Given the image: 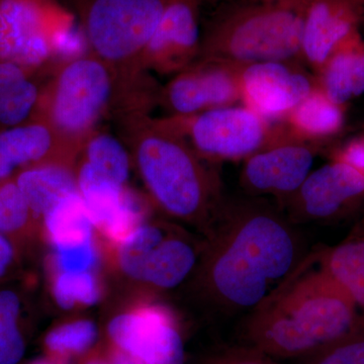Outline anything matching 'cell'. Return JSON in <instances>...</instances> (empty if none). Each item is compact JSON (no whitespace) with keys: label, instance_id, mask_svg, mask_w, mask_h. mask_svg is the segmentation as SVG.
<instances>
[{"label":"cell","instance_id":"6da1fadb","mask_svg":"<svg viewBox=\"0 0 364 364\" xmlns=\"http://www.w3.org/2000/svg\"><path fill=\"white\" fill-rule=\"evenodd\" d=\"M294 227L264 200L224 203L191 277L196 291L222 312H252L308 256Z\"/></svg>","mask_w":364,"mask_h":364},{"label":"cell","instance_id":"7a4b0ae2","mask_svg":"<svg viewBox=\"0 0 364 364\" xmlns=\"http://www.w3.org/2000/svg\"><path fill=\"white\" fill-rule=\"evenodd\" d=\"M364 327L352 299L309 253L243 325V345L275 359H304Z\"/></svg>","mask_w":364,"mask_h":364},{"label":"cell","instance_id":"3957f363","mask_svg":"<svg viewBox=\"0 0 364 364\" xmlns=\"http://www.w3.org/2000/svg\"><path fill=\"white\" fill-rule=\"evenodd\" d=\"M309 0H227L203 36L207 60L237 67L301 57Z\"/></svg>","mask_w":364,"mask_h":364},{"label":"cell","instance_id":"277c9868","mask_svg":"<svg viewBox=\"0 0 364 364\" xmlns=\"http://www.w3.org/2000/svg\"><path fill=\"white\" fill-rule=\"evenodd\" d=\"M136 159L155 205L171 219L196 228L205 236L225 203L218 177L170 132H155L143 138Z\"/></svg>","mask_w":364,"mask_h":364},{"label":"cell","instance_id":"5b68a950","mask_svg":"<svg viewBox=\"0 0 364 364\" xmlns=\"http://www.w3.org/2000/svg\"><path fill=\"white\" fill-rule=\"evenodd\" d=\"M203 244L181 226L148 219L112 249L119 274L156 294L171 291L193 277Z\"/></svg>","mask_w":364,"mask_h":364},{"label":"cell","instance_id":"8992f818","mask_svg":"<svg viewBox=\"0 0 364 364\" xmlns=\"http://www.w3.org/2000/svg\"><path fill=\"white\" fill-rule=\"evenodd\" d=\"M105 343L144 364H184L186 343L176 314L153 301H139L114 314L105 330Z\"/></svg>","mask_w":364,"mask_h":364},{"label":"cell","instance_id":"52a82bcc","mask_svg":"<svg viewBox=\"0 0 364 364\" xmlns=\"http://www.w3.org/2000/svg\"><path fill=\"white\" fill-rule=\"evenodd\" d=\"M165 4L166 0H91L85 18L88 44L111 61L145 50Z\"/></svg>","mask_w":364,"mask_h":364},{"label":"cell","instance_id":"ba28073f","mask_svg":"<svg viewBox=\"0 0 364 364\" xmlns=\"http://www.w3.org/2000/svg\"><path fill=\"white\" fill-rule=\"evenodd\" d=\"M189 135L198 152L214 160L247 159L279 143L267 119L244 105H227L196 114Z\"/></svg>","mask_w":364,"mask_h":364},{"label":"cell","instance_id":"9c48e42d","mask_svg":"<svg viewBox=\"0 0 364 364\" xmlns=\"http://www.w3.org/2000/svg\"><path fill=\"white\" fill-rule=\"evenodd\" d=\"M68 20L49 0H0V61L41 65L52 53L53 33Z\"/></svg>","mask_w":364,"mask_h":364},{"label":"cell","instance_id":"30bf717a","mask_svg":"<svg viewBox=\"0 0 364 364\" xmlns=\"http://www.w3.org/2000/svg\"><path fill=\"white\" fill-rule=\"evenodd\" d=\"M363 200V174L333 160L311 172L293 196L279 203V208L293 224H306L339 219Z\"/></svg>","mask_w":364,"mask_h":364},{"label":"cell","instance_id":"8fae6325","mask_svg":"<svg viewBox=\"0 0 364 364\" xmlns=\"http://www.w3.org/2000/svg\"><path fill=\"white\" fill-rule=\"evenodd\" d=\"M111 93V79L97 60H74L60 74L52 114L55 123L68 133L90 128Z\"/></svg>","mask_w":364,"mask_h":364},{"label":"cell","instance_id":"7c38bea8","mask_svg":"<svg viewBox=\"0 0 364 364\" xmlns=\"http://www.w3.org/2000/svg\"><path fill=\"white\" fill-rule=\"evenodd\" d=\"M315 151L299 141L284 140L246 159L243 188L253 196H272L279 203L294 195L313 171Z\"/></svg>","mask_w":364,"mask_h":364},{"label":"cell","instance_id":"4fadbf2b","mask_svg":"<svg viewBox=\"0 0 364 364\" xmlns=\"http://www.w3.org/2000/svg\"><path fill=\"white\" fill-rule=\"evenodd\" d=\"M312 79L286 62L240 68L241 100L263 119L287 117L316 87Z\"/></svg>","mask_w":364,"mask_h":364},{"label":"cell","instance_id":"5bb4252c","mask_svg":"<svg viewBox=\"0 0 364 364\" xmlns=\"http://www.w3.org/2000/svg\"><path fill=\"white\" fill-rule=\"evenodd\" d=\"M207 61L205 65L181 74L169 85L167 97L176 114L193 116L241 100V67Z\"/></svg>","mask_w":364,"mask_h":364},{"label":"cell","instance_id":"9a60e30c","mask_svg":"<svg viewBox=\"0 0 364 364\" xmlns=\"http://www.w3.org/2000/svg\"><path fill=\"white\" fill-rule=\"evenodd\" d=\"M363 11L352 0H309L301 57L320 73L344 41L359 31Z\"/></svg>","mask_w":364,"mask_h":364},{"label":"cell","instance_id":"2e32d148","mask_svg":"<svg viewBox=\"0 0 364 364\" xmlns=\"http://www.w3.org/2000/svg\"><path fill=\"white\" fill-rule=\"evenodd\" d=\"M198 6L200 0H166L159 25L144 50L155 65L181 68L202 48Z\"/></svg>","mask_w":364,"mask_h":364},{"label":"cell","instance_id":"e0dca14e","mask_svg":"<svg viewBox=\"0 0 364 364\" xmlns=\"http://www.w3.org/2000/svg\"><path fill=\"white\" fill-rule=\"evenodd\" d=\"M318 75V87L340 107L363 95L364 42L360 31L335 50Z\"/></svg>","mask_w":364,"mask_h":364},{"label":"cell","instance_id":"ac0fdd59","mask_svg":"<svg viewBox=\"0 0 364 364\" xmlns=\"http://www.w3.org/2000/svg\"><path fill=\"white\" fill-rule=\"evenodd\" d=\"M317 253L320 267L352 299L364 320V219L344 240Z\"/></svg>","mask_w":364,"mask_h":364},{"label":"cell","instance_id":"d6986e66","mask_svg":"<svg viewBox=\"0 0 364 364\" xmlns=\"http://www.w3.org/2000/svg\"><path fill=\"white\" fill-rule=\"evenodd\" d=\"M14 181L21 189L33 217L39 223L59 200L78 193L77 177L61 164H37L16 174Z\"/></svg>","mask_w":364,"mask_h":364},{"label":"cell","instance_id":"ffe728a7","mask_svg":"<svg viewBox=\"0 0 364 364\" xmlns=\"http://www.w3.org/2000/svg\"><path fill=\"white\" fill-rule=\"evenodd\" d=\"M41 234L51 249L77 247L97 240V231L80 193L59 200L43 217Z\"/></svg>","mask_w":364,"mask_h":364},{"label":"cell","instance_id":"44dd1931","mask_svg":"<svg viewBox=\"0 0 364 364\" xmlns=\"http://www.w3.org/2000/svg\"><path fill=\"white\" fill-rule=\"evenodd\" d=\"M52 136L43 124L11 127L0 132V181L21 167L37 165L51 149Z\"/></svg>","mask_w":364,"mask_h":364},{"label":"cell","instance_id":"7402d4cb","mask_svg":"<svg viewBox=\"0 0 364 364\" xmlns=\"http://www.w3.org/2000/svg\"><path fill=\"white\" fill-rule=\"evenodd\" d=\"M26 301L20 289L0 284V364H21L28 342Z\"/></svg>","mask_w":364,"mask_h":364},{"label":"cell","instance_id":"603a6c76","mask_svg":"<svg viewBox=\"0 0 364 364\" xmlns=\"http://www.w3.org/2000/svg\"><path fill=\"white\" fill-rule=\"evenodd\" d=\"M100 329L88 318H67L52 326L43 337L46 356L69 364L80 359L100 344Z\"/></svg>","mask_w":364,"mask_h":364},{"label":"cell","instance_id":"cb8c5ba5","mask_svg":"<svg viewBox=\"0 0 364 364\" xmlns=\"http://www.w3.org/2000/svg\"><path fill=\"white\" fill-rule=\"evenodd\" d=\"M296 135L306 139H324L338 133L343 127L342 107L333 102L318 85L287 117Z\"/></svg>","mask_w":364,"mask_h":364},{"label":"cell","instance_id":"d4e9b609","mask_svg":"<svg viewBox=\"0 0 364 364\" xmlns=\"http://www.w3.org/2000/svg\"><path fill=\"white\" fill-rule=\"evenodd\" d=\"M0 233L20 248L41 233V228L14 178L0 181Z\"/></svg>","mask_w":364,"mask_h":364},{"label":"cell","instance_id":"484cf974","mask_svg":"<svg viewBox=\"0 0 364 364\" xmlns=\"http://www.w3.org/2000/svg\"><path fill=\"white\" fill-rule=\"evenodd\" d=\"M49 273L53 299L64 311L88 308L102 299V286L97 272Z\"/></svg>","mask_w":364,"mask_h":364},{"label":"cell","instance_id":"4316f807","mask_svg":"<svg viewBox=\"0 0 364 364\" xmlns=\"http://www.w3.org/2000/svg\"><path fill=\"white\" fill-rule=\"evenodd\" d=\"M83 164L97 176L126 186L130 176V159L123 146L114 136L98 135L91 139Z\"/></svg>","mask_w":364,"mask_h":364},{"label":"cell","instance_id":"83f0119b","mask_svg":"<svg viewBox=\"0 0 364 364\" xmlns=\"http://www.w3.org/2000/svg\"><path fill=\"white\" fill-rule=\"evenodd\" d=\"M39 97L37 86L28 78L0 95V123L4 126H20L30 116Z\"/></svg>","mask_w":364,"mask_h":364},{"label":"cell","instance_id":"f1b7e54d","mask_svg":"<svg viewBox=\"0 0 364 364\" xmlns=\"http://www.w3.org/2000/svg\"><path fill=\"white\" fill-rule=\"evenodd\" d=\"M303 364H364V327L301 359Z\"/></svg>","mask_w":364,"mask_h":364},{"label":"cell","instance_id":"f546056e","mask_svg":"<svg viewBox=\"0 0 364 364\" xmlns=\"http://www.w3.org/2000/svg\"><path fill=\"white\" fill-rule=\"evenodd\" d=\"M100 250L95 240L77 247L52 249L48 259L49 272H97Z\"/></svg>","mask_w":364,"mask_h":364},{"label":"cell","instance_id":"4dcf8cb0","mask_svg":"<svg viewBox=\"0 0 364 364\" xmlns=\"http://www.w3.org/2000/svg\"><path fill=\"white\" fill-rule=\"evenodd\" d=\"M87 44L85 33L76 28L70 18L62 23L53 33L52 52L64 58L73 59V61L80 59L79 57L85 54Z\"/></svg>","mask_w":364,"mask_h":364},{"label":"cell","instance_id":"1f68e13d","mask_svg":"<svg viewBox=\"0 0 364 364\" xmlns=\"http://www.w3.org/2000/svg\"><path fill=\"white\" fill-rule=\"evenodd\" d=\"M203 364H280L277 359L250 347H226L208 356Z\"/></svg>","mask_w":364,"mask_h":364},{"label":"cell","instance_id":"d6a6232c","mask_svg":"<svg viewBox=\"0 0 364 364\" xmlns=\"http://www.w3.org/2000/svg\"><path fill=\"white\" fill-rule=\"evenodd\" d=\"M18 262V247L6 235L0 233V282L14 272Z\"/></svg>","mask_w":364,"mask_h":364},{"label":"cell","instance_id":"836d02e7","mask_svg":"<svg viewBox=\"0 0 364 364\" xmlns=\"http://www.w3.org/2000/svg\"><path fill=\"white\" fill-rule=\"evenodd\" d=\"M334 160L350 165L364 176V136L350 141L335 154Z\"/></svg>","mask_w":364,"mask_h":364},{"label":"cell","instance_id":"e575fe53","mask_svg":"<svg viewBox=\"0 0 364 364\" xmlns=\"http://www.w3.org/2000/svg\"><path fill=\"white\" fill-rule=\"evenodd\" d=\"M26 69L11 63L0 61V95L26 80Z\"/></svg>","mask_w":364,"mask_h":364},{"label":"cell","instance_id":"d590c367","mask_svg":"<svg viewBox=\"0 0 364 364\" xmlns=\"http://www.w3.org/2000/svg\"><path fill=\"white\" fill-rule=\"evenodd\" d=\"M100 345H102V350H104L105 356L109 359L111 364H144L138 358H134L131 354L116 348L112 345L105 343V342H102Z\"/></svg>","mask_w":364,"mask_h":364},{"label":"cell","instance_id":"8d00e7d4","mask_svg":"<svg viewBox=\"0 0 364 364\" xmlns=\"http://www.w3.org/2000/svg\"><path fill=\"white\" fill-rule=\"evenodd\" d=\"M77 364H111V363L105 356L100 342V344L92 351L86 354L83 358L78 359Z\"/></svg>","mask_w":364,"mask_h":364},{"label":"cell","instance_id":"74e56055","mask_svg":"<svg viewBox=\"0 0 364 364\" xmlns=\"http://www.w3.org/2000/svg\"><path fill=\"white\" fill-rule=\"evenodd\" d=\"M26 364H66L57 360V359L49 358V356H43V358H36Z\"/></svg>","mask_w":364,"mask_h":364},{"label":"cell","instance_id":"f35d334b","mask_svg":"<svg viewBox=\"0 0 364 364\" xmlns=\"http://www.w3.org/2000/svg\"><path fill=\"white\" fill-rule=\"evenodd\" d=\"M359 31H360L361 37H363L364 42V13L361 16L360 26H359Z\"/></svg>","mask_w":364,"mask_h":364},{"label":"cell","instance_id":"ab89813d","mask_svg":"<svg viewBox=\"0 0 364 364\" xmlns=\"http://www.w3.org/2000/svg\"><path fill=\"white\" fill-rule=\"evenodd\" d=\"M352 1H353L354 4H356V6L360 7V9H363L364 13V0H352Z\"/></svg>","mask_w":364,"mask_h":364}]
</instances>
